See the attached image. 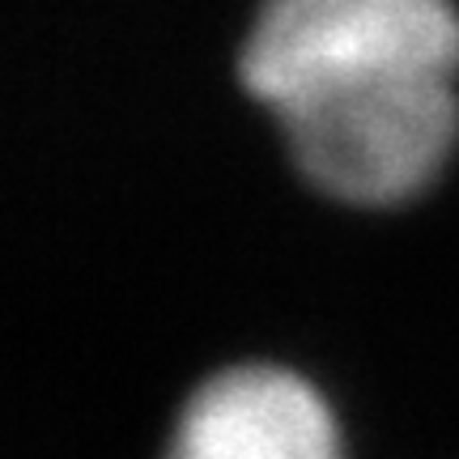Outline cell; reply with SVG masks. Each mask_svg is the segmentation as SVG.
<instances>
[{
    "mask_svg": "<svg viewBox=\"0 0 459 459\" xmlns=\"http://www.w3.org/2000/svg\"><path fill=\"white\" fill-rule=\"evenodd\" d=\"M238 68L277 119L404 85L455 82L459 9L451 0H264Z\"/></svg>",
    "mask_w": 459,
    "mask_h": 459,
    "instance_id": "cell-1",
    "label": "cell"
},
{
    "mask_svg": "<svg viewBox=\"0 0 459 459\" xmlns=\"http://www.w3.org/2000/svg\"><path fill=\"white\" fill-rule=\"evenodd\" d=\"M302 175L349 204H400L434 183L459 136L455 82L307 107L281 119Z\"/></svg>",
    "mask_w": 459,
    "mask_h": 459,
    "instance_id": "cell-2",
    "label": "cell"
},
{
    "mask_svg": "<svg viewBox=\"0 0 459 459\" xmlns=\"http://www.w3.org/2000/svg\"><path fill=\"white\" fill-rule=\"evenodd\" d=\"M166 459H341V434L302 375L234 366L196 387Z\"/></svg>",
    "mask_w": 459,
    "mask_h": 459,
    "instance_id": "cell-3",
    "label": "cell"
}]
</instances>
